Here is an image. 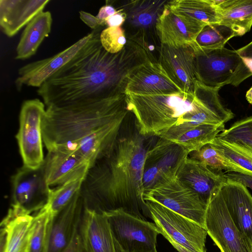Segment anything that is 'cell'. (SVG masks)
Masks as SVG:
<instances>
[{"label": "cell", "mask_w": 252, "mask_h": 252, "mask_svg": "<svg viewBox=\"0 0 252 252\" xmlns=\"http://www.w3.org/2000/svg\"><path fill=\"white\" fill-rule=\"evenodd\" d=\"M100 27L81 49L38 89L47 107H64L100 100L125 93L132 74L149 62L144 52L127 41L112 54L101 45Z\"/></svg>", "instance_id": "6da1fadb"}, {"label": "cell", "mask_w": 252, "mask_h": 252, "mask_svg": "<svg viewBox=\"0 0 252 252\" xmlns=\"http://www.w3.org/2000/svg\"><path fill=\"white\" fill-rule=\"evenodd\" d=\"M129 112L125 93L93 102L47 107L41 122L43 142L48 151L75 153L91 167L111 154Z\"/></svg>", "instance_id": "7a4b0ae2"}, {"label": "cell", "mask_w": 252, "mask_h": 252, "mask_svg": "<svg viewBox=\"0 0 252 252\" xmlns=\"http://www.w3.org/2000/svg\"><path fill=\"white\" fill-rule=\"evenodd\" d=\"M147 151L140 136L119 138L111 154L88 171L80 191L85 208L98 213L122 209L144 220L151 219L144 198Z\"/></svg>", "instance_id": "3957f363"}, {"label": "cell", "mask_w": 252, "mask_h": 252, "mask_svg": "<svg viewBox=\"0 0 252 252\" xmlns=\"http://www.w3.org/2000/svg\"><path fill=\"white\" fill-rule=\"evenodd\" d=\"M126 94L127 109L134 115L139 134L143 136H158L174 126L188 122L201 106L194 93Z\"/></svg>", "instance_id": "277c9868"}, {"label": "cell", "mask_w": 252, "mask_h": 252, "mask_svg": "<svg viewBox=\"0 0 252 252\" xmlns=\"http://www.w3.org/2000/svg\"><path fill=\"white\" fill-rule=\"evenodd\" d=\"M195 64L197 81L210 87L238 86L252 73L236 50L225 47L197 50Z\"/></svg>", "instance_id": "5b68a950"}, {"label": "cell", "mask_w": 252, "mask_h": 252, "mask_svg": "<svg viewBox=\"0 0 252 252\" xmlns=\"http://www.w3.org/2000/svg\"><path fill=\"white\" fill-rule=\"evenodd\" d=\"M145 201L159 234L178 252H206L205 228L157 202Z\"/></svg>", "instance_id": "8992f818"}, {"label": "cell", "mask_w": 252, "mask_h": 252, "mask_svg": "<svg viewBox=\"0 0 252 252\" xmlns=\"http://www.w3.org/2000/svg\"><path fill=\"white\" fill-rule=\"evenodd\" d=\"M144 198L157 202L205 228L207 204L176 175L162 178L144 192Z\"/></svg>", "instance_id": "52a82bcc"}, {"label": "cell", "mask_w": 252, "mask_h": 252, "mask_svg": "<svg viewBox=\"0 0 252 252\" xmlns=\"http://www.w3.org/2000/svg\"><path fill=\"white\" fill-rule=\"evenodd\" d=\"M231 172L252 176V115L233 123L209 143Z\"/></svg>", "instance_id": "ba28073f"}, {"label": "cell", "mask_w": 252, "mask_h": 252, "mask_svg": "<svg viewBox=\"0 0 252 252\" xmlns=\"http://www.w3.org/2000/svg\"><path fill=\"white\" fill-rule=\"evenodd\" d=\"M121 252H153L159 233L154 222L122 209L104 212Z\"/></svg>", "instance_id": "9c48e42d"}, {"label": "cell", "mask_w": 252, "mask_h": 252, "mask_svg": "<svg viewBox=\"0 0 252 252\" xmlns=\"http://www.w3.org/2000/svg\"><path fill=\"white\" fill-rule=\"evenodd\" d=\"M220 189L211 194L207 204V234L220 252H252V246L234 223Z\"/></svg>", "instance_id": "30bf717a"}, {"label": "cell", "mask_w": 252, "mask_h": 252, "mask_svg": "<svg viewBox=\"0 0 252 252\" xmlns=\"http://www.w3.org/2000/svg\"><path fill=\"white\" fill-rule=\"evenodd\" d=\"M45 104L39 99L24 101L19 115V128L16 135L23 165L35 169L44 162L41 122Z\"/></svg>", "instance_id": "8fae6325"}, {"label": "cell", "mask_w": 252, "mask_h": 252, "mask_svg": "<svg viewBox=\"0 0 252 252\" xmlns=\"http://www.w3.org/2000/svg\"><path fill=\"white\" fill-rule=\"evenodd\" d=\"M11 207L24 214L40 210L47 203L51 188L43 163L33 169L23 165L11 178Z\"/></svg>", "instance_id": "7c38bea8"}, {"label": "cell", "mask_w": 252, "mask_h": 252, "mask_svg": "<svg viewBox=\"0 0 252 252\" xmlns=\"http://www.w3.org/2000/svg\"><path fill=\"white\" fill-rule=\"evenodd\" d=\"M167 0H128L119 9L126 14L123 25L126 39L160 41L156 26Z\"/></svg>", "instance_id": "4fadbf2b"}, {"label": "cell", "mask_w": 252, "mask_h": 252, "mask_svg": "<svg viewBox=\"0 0 252 252\" xmlns=\"http://www.w3.org/2000/svg\"><path fill=\"white\" fill-rule=\"evenodd\" d=\"M159 140L147 150L143 177L144 192L166 175H177L190 152L170 140Z\"/></svg>", "instance_id": "5bb4252c"}, {"label": "cell", "mask_w": 252, "mask_h": 252, "mask_svg": "<svg viewBox=\"0 0 252 252\" xmlns=\"http://www.w3.org/2000/svg\"><path fill=\"white\" fill-rule=\"evenodd\" d=\"M159 63L184 93L194 94L197 80L195 53L190 45L172 46L161 44Z\"/></svg>", "instance_id": "9a60e30c"}, {"label": "cell", "mask_w": 252, "mask_h": 252, "mask_svg": "<svg viewBox=\"0 0 252 252\" xmlns=\"http://www.w3.org/2000/svg\"><path fill=\"white\" fill-rule=\"evenodd\" d=\"M93 31L63 51L49 58L28 63L18 70L15 86L20 91L23 86L39 88L68 63L88 42Z\"/></svg>", "instance_id": "2e32d148"}, {"label": "cell", "mask_w": 252, "mask_h": 252, "mask_svg": "<svg viewBox=\"0 0 252 252\" xmlns=\"http://www.w3.org/2000/svg\"><path fill=\"white\" fill-rule=\"evenodd\" d=\"M80 190L51 220L48 252H63L70 245L79 227L84 211Z\"/></svg>", "instance_id": "e0dca14e"}, {"label": "cell", "mask_w": 252, "mask_h": 252, "mask_svg": "<svg viewBox=\"0 0 252 252\" xmlns=\"http://www.w3.org/2000/svg\"><path fill=\"white\" fill-rule=\"evenodd\" d=\"M43 164L46 181L50 187L85 178L91 166L90 162L81 156L61 149L48 151Z\"/></svg>", "instance_id": "ac0fdd59"}, {"label": "cell", "mask_w": 252, "mask_h": 252, "mask_svg": "<svg viewBox=\"0 0 252 252\" xmlns=\"http://www.w3.org/2000/svg\"><path fill=\"white\" fill-rule=\"evenodd\" d=\"M183 92L159 63L150 62L144 63L132 74L125 91L126 94L143 95H165Z\"/></svg>", "instance_id": "d6986e66"}, {"label": "cell", "mask_w": 252, "mask_h": 252, "mask_svg": "<svg viewBox=\"0 0 252 252\" xmlns=\"http://www.w3.org/2000/svg\"><path fill=\"white\" fill-rule=\"evenodd\" d=\"M176 175L207 204L211 194L220 189L227 179L225 172L213 170L189 156Z\"/></svg>", "instance_id": "ffe728a7"}, {"label": "cell", "mask_w": 252, "mask_h": 252, "mask_svg": "<svg viewBox=\"0 0 252 252\" xmlns=\"http://www.w3.org/2000/svg\"><path fill=\"white\" fill-rule=\"evenodd\" d=\"M79 231L88 252H121L104 213L85 208Z\"/></svg>", "instance_id": "44dd1931"}, {"label": "cell", "mask_w": 252, "mask_h": 252, "mask_svg": "<svg viewBox=\"0 0 252 252\" xmlns=\"http://www.w3.org/2000/svg\"><path fill=\"white\" fill-rule=\"evenodd\" d=\"M221 192L236 227L252 246V195L241 183L227 178Z\"/></svg>", "instance_id": "7402d4cb"}, {"label": "cell", "mask_w": 252, "mask_h": 252, "mask_svg": "<svg viewBox=\"0 0 252 252\" xmlns=\"http://www.w3.org/2000/svg\"><path fill=\"white\" fill-rule=\"evenodd\" d=\"M204 27L176 14L166 3L156 29L161 44L180 46L190 45Z\"/></svg>", "instance_id": "603a6c76"}, {"label": "cell", "mask_w": 252, "mask_h": 252, "mask_svg": "<svg viewBox=\"0 0 252 252\" xmlns=\"http://www.w3.org/2000/svg\"><path fill=\"white\" fill-rule=\"evenodd\" d=\"M49 0H0V27L8 37L16 35L38 13Z\"/></svg>", "instance_id": "cb8c5ba5"}, {"label": "cell", "mask_w": 252, "mask_h": 252, "mask_svg": "<svg viewBox=\"0 0 252 252\" xmlns=\"http://www.w3.org/2000/svg\"><path fill=\"white\" fill-rule=\"evenodd\" d=\"M225 129L224 125L214 126L185 122L170 127L158 137L178 144L191 153L211 142Z\"/></svg>", "instance_id": "d4e9b609"}, {"label": "cell", "mask_w": 252, "mask_h": 252, "mask_svg": "<svg viewBox=\"0 0 252 252\" xmlns=\"http://www.w3.org/2000/svg\"><path fill=\"white\" fill-rule=\"evenodd\" d=\"M52 17L49 11H42L26 26L16 48L17 60L34 55L44 38L51 32Z\"/></svg>", "instance_id": "484cf974"}, {"label": "cell", "mask_w": 252, "mask_h": 252, "mask_svg": "<svg viewBox=\"0 0 252 252\" xmlns=\"http://www.w3.org/2000/svg\"><path fill=\"white\" fill-rule=\"evenodd\" d=\"M33 220V216L9 209L0 223L7 234L5 252H28Z\"/></svg>", "instance_id": "4316f807"}, {"label": "cell", "mask_w": 252, "mask_h": 252, "mask_svg": "<svg viewBox=\"0 0 252 252\" xmlns=\"http://www.w3.org/2000/svg\"><path fill=\"white\" fill-rule=\"evenodd\" d=\"M220 23L231 29L236 36H242L252 26V0H224L216 7Z\"/></svg>", "instance_id": "83f0119b"}, {"label": "cell", "mask_w": 252, "mask_h": 252, "mask_svg": "<svg viewBox=\"0 0 252 252\" xmlns=\"http://www.w3.org/2000/svg\"><path fill=\"white\" fill-rule=\"evenodd\" d=\"M167 5L176 14L203 26L220 23L216 6L210 0H174Z\"/></svg>", "instance_id": "f1b7e54d"}, {"label": "cell", "mask_w": 252, "mask_h": 252, "mask_svg": "<svg viewBox=\"0 0 252 252\" xmlns=\"http://www.w3.org/2000/svg\"><path fill=\"white\" fill-rule=\"evenodd\" d=\"M235 36L234 32L228 27L220 23L211 24L202 28L190 45L194 51L220 49Z\"/></svg>", "instance_id": "f546056e"}, {"label": "cell", "mask_w": 252, "mask_h": 252, "mask_svg": "<svg viewBox=\"0 0 252 252\" xmlns=\"http://www.w3.org/2000/svg\"><path fill=\"white\" fill-rule=\"evenodd\" d=\"M85 178L70 181L51 189L49 198L43 208L52 217L62 210L80 190Z\"/></svg>", "instance_id": "4dcf8cb0"}, {"label": "cell", "mask_w": 252, "mask_h": 252, "mask_svg": "<svg viewBox=\"0 0 252 252\" xmlns=\"http://www.w3.org/2000/svg\"><path fill=\"white\" fill-rule=\"evenodd\" d=\"M52 216L44 208L33 216L28 252H48L49 230Z\"/></svg>", "instance_id": "1f68e13d"}, {"label": "cell", "mask_w": 252, "mask_h": 252, "mask_svg": "<svg viewBox=\"0 0 252 252\" xmlns=\"http://www.w3.org/2000/svg\"><path fill=\"white\" fill-rule=\"evenodd\" d=\"M189 155L190 158L201 161L213 170L229 172L225 160L209 143Z\"/></svg>", "instance_id": "d6a6232c"}, {"label": "cell", "mask_w": 252, "mask_h": 252, "mask_svg": "<svg viewBox=\"0 0 252 252\" xmlns=\"http://www.w3.org/2000/svg\"><path fill=\"white\" fill-rule=\"evenodd\" d=\"M100 41L103 48L112 54L120 52L127 42L125 31L122 27L104 29L101 32Z\"/></svg>", "instance_id": "836d02e7"}, {"label": "cell", "mask_w": 252, "mask_h": 252, "mask_svg": "<svg viewBox=\"0 0 252 252\" xmlns=\"http://www.w3.org/2000/svg\"><path fill=\"white\" fill-rule=\"evenodd\" d=\"M117 12L109 17L105 21V25L108 27H121L126 19V13L121 9H117Z\"/></svg>", "instance_id": "e575fe53"}, {"label": "cell", "mask_w": 252, "mask_h": 252, "mask_svg": "<svg viewBox=\"0 0 252 252\" xmlns=\"http://www.w3.org/2000/svg\"><path fill=\"white\" fill-rule=\"evenodd\" d=\"M236 51L252 73V41Z\"/></svg>", "instance_id": "d590c367"}, {"label": "cell", "mask_w": 252, "mask_h": 252, "mask_svg": "<svg viewBox=\"0 0 252 252\" xmlns=\"http://www.w3.org/2000/svg\"><path fill=\"white\" fill-rule=\"evenodd\" d=\"M79 13L81 20L93 30L102 27L100 20L96 16L84 11H80Z\"/></svg>", "instance_id": "8d00e7d4"}, {"label": "cell", "mask_w": 252, "mask_h": 252, "mask_svg": "<svg viewBox=\"0 0 252 252\" xmlns=\"http://www.w3.org/2000/svg\"><path fill=\"white\" fill-rule=\"evenodd\" d=\"M63 252H88L86 249L81 238L79 228L70 245Z\"/></svg>", "instance_id": "74e56055"}, {"label": "cell", "mask_w": 252, "mask_h": 252, "mask_svg": "<svg viewBox=\"0 0 252 252\" xmlns=\"http://www.w3.org/2000/svg\"><path fill=\"white\" fill-rule=\"evenodd\" d=\"M226 178L241 183L252 190V176L237 172L225 173Z\"/></svg>", "instance_id": "f35d334b"}, {"label": "cell", "mask_w": 252, "mask_h": 252, "mask_svg": "<svg viewBox=\"0 0 252 252\" xmlns=\"http://www.w3.org/2000/svg\"><path fill=\"white\" fill-rule=\"evenodd\" d=\"M118 10L110 4L102 6L96 17L100 20L101 26H105V21L109 17L115 14Z\"/></svg>", "instance_id": "ab89813d"}, {"label": "cell", "mask_w": 252, "mask_h": 252, "mask_svg": "<svg viewBox=\"0 0 252 252\" xmlns=\"http://www.w3.org/2000/svg\"><path fill=\"white\" fill-rule=\"evenodd\" d=\"M7 234L3 227L0 228V252H5L6 247Z\"/></svg>", "instance_id": "60d3db41"}, {"label": "cell", "mask_w": 252, "mask_h": 252, "mask_svg": "<svg viewBox=\"0 0 252 252\" xmlns=\"http://www.w3.org/2000/svg\"><path fill=\"white\" fill-rule=\"evenodd\" d=\"M246 98L248 102L252 105V87L247 91Z\"/></svg>", "instance_id": "b9f144b4"}, {"label": "cell", "mask_w": 252, "mask_h": 252, "mask_svg": "<svg viewBox=\"0 0 252 252\" xmlns=\"http://www.w3.org/2000/svg\"><path fill=\"white\" fill-rule=\"evenodd\" d=\"M153 252H157V250H155Z\"/></svg>", "instance_id": "7bdbcfd3"}]
</instances>
